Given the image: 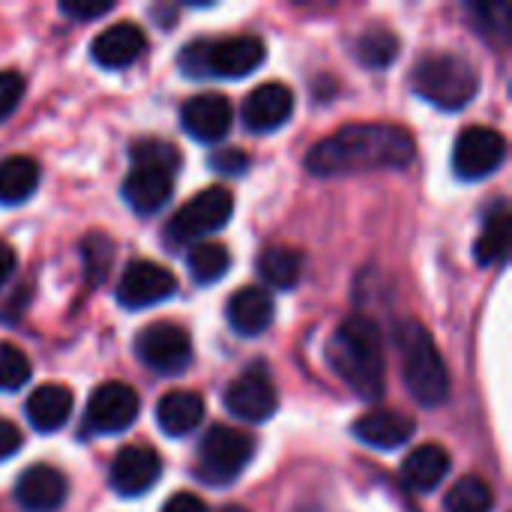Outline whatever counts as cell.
Instances as JSON below:
<instances>
[{"label": "cell", "instance_id": "277c9868", "mask_svg": "<svg viewBox=\"0 0 512 512\" xmlns=\"http://www.w3.org/2000/svg\"><path fill=\"white\" fill-rule=\"evenodd\" d=\"M399 354L408 393L423 408H441L450 396V372L429 330L417 321L399 327Z\"/></svg>", "mask_w": 512, "mask_h": 512}, {"label": "cell", "instance_id": "44dd1931", "mask_svg": "<svg viewBox=\"0 0 512 512\" xmlns=\"http://www.w3.org/2000/svg\"><path fill=\"white\" fill-rule=\"evenodd\" d=\"M72 408H75V396L63 384H42V387H36L30 393L27 405H24L30 426L36 432H42V435H51V432L63 429L69 414H72Z\"/></svg>", "mask_w": 512, "mask_h": 512}, {"label": "cell", "instance_id": "7c38bea8", "mask_svg": "<svg viewBox=\"0 0 512 512\" xmlns=\"http://www.w3.org/2000/svg\"><path fill=\"white\" fill-rule=\"evenodd\" d=\"M177 294V276L153 261H135L123 270L117 282V303L123 309H150Z\"/></svg>", "mask_w": 512, "mask_h": 512}, {"label": "cell", "instance_id": "f546056e", "mask_svg": "<svg viewBox=\"0 0 512 512\" xmlns=\"http://www.w3.org/2000/svg\"><path fill=\"white\" fill-rule=\"evenodd\" d=\"M30 381V360L12 342H0V393H15Z\"/></svg>", "mask_w": 512, "mask_h": 512}, {"label": "cell", "instance_id": "4dcf8cb0", "mask_svg": "<svg viewBox=\"0 0 512 512\" xmlns=\"http://www.w3.org/2000/svg\"><path fill=\"white\" fill-rule=\"evenodd\" d=\"M132 162H150V165H165V168H180V153L159 138H144L132 147Z\"/></svg>", "mask_w": 512, "mask_h": 512}, {"label": "cell", "instance_id": "d4e9b609", "mask_svg": "<svg viewBox=\"0 0 512 512\" xmlns=\"http://www.w3.org/2000/svg\"><path fill=\"white\" fill-rule=\"evenodd\" d=\"M39 186V165L30 156H9L0 162V204H24Z\"/></svg>", "mask_w": 512, "mask_h": 512}, {"label": "cell", "instance_id": "d6986e66", "mask_svg": "<svg viewBox=\"0 0 512 512\" xmlns=\"http://www.w3.org/2000/svg\"><path fill=\"white\" fill-rule=\"evenodd\" d=\"M69 495L66 477L51 465H33L27 468L15 483V501L27 512L57 510Z\"/></svg>", "mask_w": 512, "mask_h": 512}, {"label": "cell", "instance_id": "2e32d148", "mask_svg": "<svg viewBox=\"0 0 512 512\" xmlns=\"http://www.w3.org/2000/svg\"><path fill=\"white\" fill-rule=\"evenodd\" d=\"M291 114H294V93L279 81L255 87L243 102V126L255 135L282 129L291 120Z\"/></svg>", "mask_w": 512, "mask_h": 512}, {"label": "cell", "instance_id": "5bb4252c", "mask_svg": "<svg viewBox=\"0 0 512 512\" xmlns=\"http://www.w3.org/2000/svg\"><path fill=\"white\" fill-rule=\"evenodd\" d=\"M174 192V168L150 165V162H132V171L123 180V201L141 213L153 216L159 213Z\"/></svg>", "mask_w": 512, "mask_h": 512}, {"label": "cell", "instance_id": "1f68e13d", "mask_svg": "<svg viewBox=\"0 0 512 512\" xmlns=\"http://www.w3.org/2000/svg\"><path fill=\"white\" fill-rule=\"evenodd\" d=\"M21 96H24V78L12 69H3L0 72V123L18 108Z\"/></svg>", "mask_w": 512, "mask_h": 512}, {"label": "cell", "instance_id": "603a6c76", "mask_svg": "<svg viewBox=\"0 0 512 512\" xmlns=\"http://www.w3.org/2000/svg\"><path fill=\"white\" fill-rule=\"evenodd\" d=\"M204 420V399L192 390H171L156 405V423L168 438H186Z\"/></svg>", "mask_w": 512, "mask_h": 512}, {"label": "cell", "instance_id": "3957f363", "mask_svg": "<svg viewBox=\"0 0 512 512\" xmlns=\"http://www.w3.org/2000/svg\"><path fill=\"white\" fill-rule=\"evenodd\" d=\"M267 60L264 39L252 33L222 39H192L180 51V69L189 78H246Z\"/></svg>", "mask_w": 512, "mask_h": 512}, {"label": "cell", "instance_id": "cb8c5ba5", "mask_svg": "<svg viewBox=\"0 0 512 512\" xmlns=\"http://www.w3.org/2000/svg\"><path fill=\"white\" fill-rule=\"evenodd\" d=\"M303 273V255L288 246H270L258 258V276L264 279L267 288L276 291H291L300 282Z\"/></svg>", "mask_w": 512, "mask_h": 512}, {"label": "cell", "instance_id": "9c48e42d", "mask_svg": "<svg viewBox=\"0 0 512 512\" xmlns=\"http://www.w3.org/2000/svg\"><path fill=\"white\" fill-rule=\"evenodd\" d=\"M222 402L234 417H240L246 423L270 420L276 414V408H279V396H276V384H273L267 366L255 363L243 375H237L234 384L225 390Z\"/></svg>", "mask_w": 512, "mask_h": 512}, {"label": "cell", "instance_id": "8d00e7d4", "mask_svg": "<svg viewBox=\"0 0 512 512\" xmlns=\"http://www.w3.org/2000/svg\"><path fill=\"white\" fill-rule=\"evenodd\" d=\"M12 273H15V249L0 240V288L9 282Z\"/></svg>", "mask_w": 512, "mask_h": 512}, {"label": "cell", "instance_id": "5b68a950", "mask_svg": "<svg viewBox=\"0 0 512 512\" xmlns=\"http://www.w3.org/2000/svg\"><path fill=\"white\" fill-rule=\"evenodd\" d=\"M414 90L444 111H459L477 96L480 75L456 54H429L414 66Z\"/></svg>", "mask_w": 512, "mask_h": 512}, {"label": "cell", "instance_id": "83f0119b", "mask_svg": "<svg viewBox=\"0 0 512 512\" xmlns=\"http://www.w3.org/2000/svg\"><path fill=\"white\" fill-rule=\"evenodd\" d=\"M357 60L369 69H387L399 57V36L387 27H372L357 39Z\"/></svg>", "mask_w": 512, "mask_h": 512}, {"label": "cell", "instance_id": "d6a6232c", "mask_svg": "<svg viewBox=\"0 0 512 512\" xmlns=\"http://www.w3.org/2000/svg\"><path fill=\"white\" fill-rule=\"evenodd\" d=\"M111 0H96V3H75V0H63L60 3V12L69 15V18H78V21H90V18H99L105 12H111Z\"/></svg>", "mask_w": 512, "mask_h": 512}, {"label": "cell", "instance_id": "4316f807", "mask_svg": "<svg viewBox=\"0 0 512 512\" xmlns=\"http://www.w3.org/2000/svg\"><path fill=\"white\" fill-rule=\"evenodd\" d=\"M186 267H189V276H192L195 285H213L228 273L231 255H228V249L222 243L204 240V243H195L189 249Z\"/></svg>", "mask_w": 512, "mask_h": 512}, {"label": "cell", "instance_id": "d590c367", "mask_svg": "<svg viewBox=\"0 0 512 512\" xmlns=\"http://www.w3.org/2000/svg\"><path fill=\"white\" fill-rule=\"evenodd\" d=\"M162 512H207V504L192 492H177L174 498L165 501Z\"/></svg>", "mask_w": 512, "mask_h": 512}, {"label": "cell", "instance_id": "7402d4cb", "mask_svg": "<svg viewBox=\"0 0 512 512\" xmlns=\"http://www.w3.org/2000/svg\"><path fill=\"white\" fill-rule=\"evenodd\" d=\"M450 474V453L438 444L411 450L402 462V483L411 492H435Z\"/></svg>", "mask_w": 512, "mask_h": 512}, {"label": "cell", "instance_id": "4fadbf2b", "mask_svg": "<svg viewBox=\"0 0 512 512\" xmlns=\"http://www.w3.org/2000/svg\"><path fill=\"white\" fill-rule=\"evenodd\" d=\"M162 477V459L156 450L144 444L123 447L108 471V483L120 498H141L147 495Z\"/></svg>", "mask_w": 512, "mask_h": 512}, {"label": "cell", "instance_id": "f1b7e54d", "mask_svg": "<svg viewBox=\"0 0 512 512\" xmlns=\"http://www.w3.org/2000/svg\"><path fill=\"white\" fill-rule=\"evenodd\" d=\"M495 495L486 480L465 477L447 492V512H492Z\"/></svg>", "mask_w": 512, "mask_h": 512}, {"label": "cell", "instance_id": "ba28073f", "mask_svg": "<svg viewBox=\"0 0 512 512\" xmlns=\"http://www.w3.org/2000/svg\"><path fill=\"white\" fill-rule=\"evenodd\" d=\"M135 354L147 369L159 375H180L192 360V339L183 327L159 321L138 333Z\"/></svg>", "mask_w": 512, "mask_h": 512}, {"label": "cell", "instance_id": "e0dca14e", "mask_svg": "<svg viewBox=\"0 0 512 512\" xmlns=\"http://www.w3.org/2000/svg\"><path fill=\"white\" fill-rule=\"evenodd\" d=\"M144 48H147L144 30L132 21H117L93 39L90 57L102 69H126L144 54Z\"/></svg>", "mask_w": 512, "mask_h": 512}, {"label": "cell", "instance_id": "52a82bcc", "mask_svg": "<svg viewBox=\"0 0 512 512\" xmlns=\"http://www.w3.org/2000/svg\"><path fill=\"white\" fill-rule=\"evenodd\" d=\"M231 213H234V195L225 186H207L171 216V222L165 225V240L171 246L204 240L207 234L225 228Z\"/></svg>", "mask_w": 512, "mask_h": 512}, {"label": "cell", "instance_id": "9a60e30c", "mask_svg": "<svg viewBox=\"0 0 512 512\" xmlns=\"http://www.w3.org/2000/svg\"><path fill=\"white\" fill-rule=\"evenodd\" d=\"M180 123L189 138L201 144H216L231 132L234 108L222 93H198L189 102H183Z\"/></svg>", "mask_w": 512, "mask_h": 512}, {"label": "cell", "instance_id": "836d02e7", "mask_svg": "<svg viewBox=\"0 0 512 512\" xmlns=\"http://www.w3.org/2000/svg\"><path fill=\"white\" fill-rule=\"evenodd\" d=\"M246 153H240V150H231V147H225V150H216L213 156H210V165H213V171H219V174H240L243 168H246Z\"/></svg>", "mask_w": 512, "mask_h": 512}, {"label": "cell", "instance_id": "6da1fadb", "mask_svg": "<svg viewBox=\"0 0 512 512\" xmlns=\"http://www.w3.org/2000/svg\"><path fill=\"white\" fill-rule=\"evenodd\" d=\"M417 156L414 135L393 123H351L321 138L309 156L306 168L315 177H345L363 171L405 168Z\"/></svg>", "mask_w": 512, "mask_h": 512}, {"label": "cell", "instance_id": "7a4b0ae2", "mask_svg": "<svg viewBox=\"0 0 512 512\" xmlns=\"http://www.w3.org/2000/svg\"><path fill=\"white\" fill-rule=\"evenodd\" d=\"M327 360L333 372L366 402H378L387 390V363H384V342L375 321L363 315L345 318L330 345Z\"/></svg>", "mask_w": 512, "mask_h": 512}, {"label": "cell", "instance_id": "484cf974", "mask_svg": "<svg viewBox=\"0 0 512 512\" xmlns=\"http://www.w3.org/2000/svg\"><path fill=\"white\" fill-rule=\"evenodd\" d=\"M507 249H510V213L504 204H498V210L489 213L477 243H474V258L483 267H495L507 261Z\"/></svg>", "mask_w": 512, "mask_h": 512}, {"label": "cell", "instance_id": "30bf717a", "mask_svg": "<svg viewBox=\"0 0 512 512\" xmlns=\"http://www.w3.org/2000/svg\"><path fill=\"white\" fill-rule=\"evenodd\" d=\"M507 156V141L498 129L468 126L453 147V168L462 180H483L501 168Z\"/></svg>", "mask_w": 512, "mask_h": 512}, {"label": "cell", "instance_id": "e575fe53", "mask_svg": "<svg viewBox=\"0 0 512 512\" xmlns=\"http://www.w3.org/2000/svg\"><path fill=\"white\" fill-rule=\"evenodd\" d=\"M18 450H21V432L9 420H0V462L15 456Z\"/></svg>", "mask_w": 512, "mask_h": 512}, {"label": "cell", "instance_id": "8fae6325", "mask_svg": "<svg viewBox=\"0 0 512 512\" xmlns=\"http://www.w3.org/2000/svg\"><path fill=\"white\" fill-rule=\"evenodd\" d=\"M138 408H141L138 393L129 384L108 381L93 390V396L87 402L84 426H87V432H96V435H120L135 423Z\"/></svg>", "mask_w": 512, "mask_h": 512}, {"label": "cell", "instance_id": "ac0fdd59", "mask_svg": "<svg viewBox=\"0 0 512 512\" xmlns=\"http://www.w3.org/2000/svg\"><path fill=\"white\" fill-rule=\"evenodd\" d=\"M225 315H228V324H231V330L237 336L255 339L273 324L276 306H273V297H270L267 288L246 285V288H240V291H234L228 297Z\"/></svg>", "mask_w": 512, "mask_h": 512}, {"label": "cell", "instance_id": "ffe728a7", "mask_svg": "<svg viewBox=\"0 0 512 512\" xmlns=\"http://www.w3.org/2000/svg\"><path fill=\"white\" fill-rule=\"evenodd\" d=\"M414 432H417V423L402 411H369L354 423L357 441L375 450H396L408 444Z\"/></svg>", "mask_w": 512, "mask_h": 512}, {"label": "cell", "instance_id": "74e56055", "mask_svg": "<svg viewBox=\"0 0 512 512\" xmlns=\"http://www.w3.org/2000/svg\"><path fill=\"white\" fill-rule=\"evenodd\" d=\"M225 512H246L243 507H231V510H225Z\"/></svg>", "mask_w": 512, "mask_h": 512}, {"label": "cell", "instance_id": "8992f818", "mask_svg": "<svg viewBox=\"0 0 512 512\" xmlns=\"http://www.w3.org/2000/svg\"><path fill=\"white\" fill-rule=\"evenodd\" d=\"M252 453L255 441L246 432L231 426H210V432L198 444L195 474L210 486H228L246 471Z\"/></svg>", "mask_w": 512, "mask_h": 512}]
</instances>
